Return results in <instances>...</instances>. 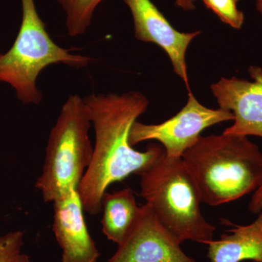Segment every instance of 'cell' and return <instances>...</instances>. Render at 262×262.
<instances>
[{
	"label": "cell",
	"mask_w": 262,
	"mask_h": 262,
	"mask_svg": "<svg viewBox=\"0 0 262 262\" xmlns=\"http://www.w3.org/2000/svg\"><path fill=\"white\" fill-rule=\"evenodd\" d=\"M84 100L91 113L96 139L92 160L77 191L84 211L95 215L102 211V196L111 184L133 174L139 176L165 150L151 144L141 151L130 145L133 125L149 106V101L141 93L92 94Z\"/></svg>",
	"instance_id": "obj_1"
},
{
	"label": "cell",
	"mask_w": 262,
	"mask_h": 262,
	"mask_svg": "<svg viewBox=\"0 0 262 262\" xmlns=\"http://www.w3.org/2000/svg\"><path fill=\"white\" fill-rule=\"evenodd\" d=\"M202 203L218 206L262 184V153L247 136H203L182 158Z\"/></svg>",
	"instance_id": "obj_2"
},
{
	"label": "cell",
	"mask_w": 262,
	"mask_h": 262,
	"mask_svg": "<svg viewBox=\"0 0 262 262\" xmlns=\"http://www.w3.org/2000/svg\"><path fill=\"white\" fill-rule=\"evenodd\" d=\"M139 176L141 198L181 244L213 241L215 227L202 213L201 196L182 158L164 153Z\"/></svg>",
	"instance_id": "obj_3"
},
{
	"label": "cell",
	"mask_w": 262,
	"mask_h": 262,
	"mask_svg": "<svg viewBox=\"0 0 262 262\" xmlns=\"http://www.w3.org/2000/svg\"><path fill=\"white\" fill-rule=\"evenodd\" d=\"M91 113L84 98L72 95L51 129L42 171L35 183L42 199L53 203L79 184L92 160Z\"/></svg>",
	"instance_id": "obj_4"
},
{
	"label": "cell",
	"mask_w": 262,
	"mask_h": 262,
	"mask_svg": "<svg viewBox=\"0 0 262 262\" xmlns=\"http://www.w3.org/2000/svg\"><path fill=\"white\" fill-rule=\"evenodd\" d=\"M22 19L16 39L9 51L0 53V82L9 84L24 104L37 105L42 94L38 76L52 64L86 67L93 58L71 53L53 42L38 14L34 0H20Z\"/></svg>",
	"instance_id": "obj_5"
},
{
	"label": "cell",
	"mask_w": 262,
	"mask_h": 262,
	"mask_svg": "<svg viewBox=\"0 0 262 262\" xmlns=\"http://www.w3.org/2000/svg\"><path fill=\"white\" fill-rule=\"evenodd\" d=\"M184 108L175 116L160 124L136 121L131 128L129 141L135 146L143 141L156 140L164 146L168 158H182L188 149L198 142L202 132L212 125L234 120L228 110L207 108L192 93L188 92Z\"/></svg>",
	"instance_id": "obj_6"
},
{
	"label": "cell",
	"mask_w": 262,
	"mask_h": 262,
	"mask_svg": "<svg viewBox=\"0 0 262 262\" xmlns=\"http://www.w3.org/2000/svg\"><path fill=\"white\" fill-rule=\"evenodd\" d=\"M181 245L145 203L126 237L106 262H196L184 253Z\"/></svg>",
	"instance_id": "obj_7"
},
{
	"label": "cell",
	"mask_w": 262,
	"mask_h": 262,
	"mask_svg": "<svg viewBox=\"0 0 262 262\" xmlns=\"http://www.w3.org/2000/svg\"><path fill=\"white\" fill-rule=\"evenodd\" d=\"M248 73L253 81L222 77L211 90L220 108L234 115V123L224 134L262 138V68L251 66Z\"/></svg>",
	"instance_id": "obj_8"
},
{
	"label": "cell",
	"mask_w": 262,
	"mask_h": 262,
	"mask_svg": "<svg viewBox=\"0 0 262 262\" xmlns=\"http://www.w3.org/2000/svg\"><path fill=\"white\" fill-rule=\"evenodd\" d=\"M134 20L135 37L139 40L155 43L168 55L173 71L189 89L186 53L199 31L184 33L172 27L151 0H124Z\"/></svg>",
	"instance_id": "obj_9"
},
{
	"label": "cell",
	"mask_w": 262,
	"mask_h": 262,
	"mask_svg": "<svg viewBox=\"0 0 262 262\" xmlns=\"http://www.w3.org/2000/svg\"><path fill=\"white\" fill-rule=\"evenodd\" d=\"M52 203L53 231L61 248V262H98L101 254L86 225L77 189Z\"/></svg>",
	"instance_id": "obj_10"
},
{
	"label": "cell",
	"mask_w": 262,
	"mask_h": 262,
	"mask_svg": "<svg viewBox=\"0 0 262 262\" xmlns=\"http://www.w3.org/2000/svg\"><path fill=\"white\" fill-rule=\"evenodd\" d=\"M102 232L108 239L119 245L126 237L140 211L130 188L103 194L101 201Z\"/></svg>",
	"instance_id": "obj_11"
},
{
	"label": "cell",
	"mask_w": 262,
	"mask_h": 262,
	"mask_svg": "<svg viewBox=\"0 0 262 262\" xmlns=\"http://www.w3.org/2000/svg\"><path fill=\"white\" fill-rule=\"evenodd\" d=\"M220 238L208 244V258L211 262H262V234L234 226Z\"/></svg>",
	"instance_id": "obj_12"
},
{
	"label": "cell",
	"mask_w": 262,
	"mask_h": 262,
	"mask_svg": "<svg viewBox=\"0 0 262 262\" xmlns=\"http://www.w3.org/2000/svg\"><path fill=\"white\" fill-rule=\"evenodd\" d=\"M103 0H58L66 13V26L70 37L86 32L92 23L95 10Z\"/></svg>",
	"instance_id": "obj_13"
},
{
	"label": "cell",
	"mask_w": 262,
	"mask_h": 262,
	"mask_svg": "<svg viewBox=\"0 0 262 262\" xmlns=\"http://www.w3.org/2000/svg\"><path fill=\"white\" fill-rule=\"evenodd\" d=\"M239 0H203V3L223 23L232 28L241 29L244 24V13L237 8Z\"/></svg>",
	"instance_id": "obj_14"
},
{
	"label": "cell",
	"mask_w": 262,
	"mask_h": 262,
	"mask_svg": "<svg viewBox=\"0 0 262 262\" xmlns=\"http://www.w3.org/2000/svg\"><path fill=\"white\" fill-rule=\"evenodd\" d=\"M24 244V233L20 230L0 236V262H17Z\"/></svg>",
	"instance_id": "obj_15"
},
{
	"label": "cell",
	"mask_w": 262,
	"mask_h": 262,
	"mask_svg": "<svg viewBox=\"0 0 262 262\" xmlns=\"http://www.w3.org/2000/svg\"><path fill=\"white\" fill-rule=\"evenodd\" d=\"M248 210L252 213H258L262 210V184L253 192L248 205Z\"/></svg>",
	"instance_id": "obj_16"
},
{
	"label": "cell",
	"mask_w": 262,
	"mask_h": 262,
	"mask_svg": "<svg viewBox=\"0 0 262 262\" xmlns=\"http://www.w3.org/2000/svg\"><path fill=\"white\" fill-rule=\"evenodd\" d=\"M241 227L245 230L262 234V210L258 213L257 219L254 222L250 225Z\"/></svg>",
	"instance_id": "obj_17"
},
{
	"label": "cell",
	"mask_w": 262,
	"mask_h": 262,
	"mask_svg": "<svg viewBox=\"0 0 262 262\" xmlns=\"http://www.w3.org/2000/svg\"><path fill=\"white\" fill-rule=\"evenodd\" d=\"M176 5L186 11L194 10V0H176Z\"/></svg>",
	"instance_id": "obj_18"
},
{
	"label": "cell",
	"mask_w": 262,
	"mask_h": 262,
	"mask_svg": "<svg viewBox=\"0 0 262 262\" xmlns=\"http://www.w3.org/2000/svg\"><path fill=\"white\" fill-rule=\"evenodd\" d=\"M17 262H32L31 261L30 258H29V256H27V254H24V253H22L21 255H20V257H19L18 261Z\"/></svg>",
	"instance_id": "obj_19"
},
{
	"label": "cell",
	"mask_w": 262,
	"mask_h": 262,
	"mask_svg": "<svg viewBox=\"0 0 262 262\" xmlns=\"http://www.w3.org/2000/svg\"><path fill=\"white\" fill-rule=\"evenodd\" d=\"M256 8L262 16V0H256Z\"/></svg>",
	"instance_id": "obj_20"
},
{
	"label": "cell",
	"mask_w": 262,
	"mask_h": 262,
	"mask_svg": "<svg viewBox=\"0 0 262 262\" xmlns=\"http://www.w3.org/2000/svg\"><path fill=\"white\" fill-rule=\"evenodd\" d=\"M253 262H258V261H253Z\"/></svg>",
	"instance_id": "obj_21"
}]
</instances>
